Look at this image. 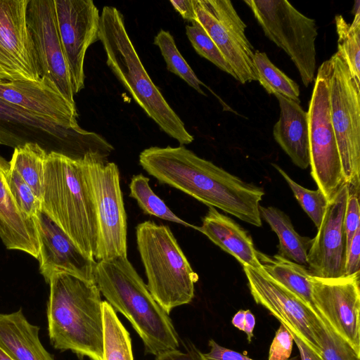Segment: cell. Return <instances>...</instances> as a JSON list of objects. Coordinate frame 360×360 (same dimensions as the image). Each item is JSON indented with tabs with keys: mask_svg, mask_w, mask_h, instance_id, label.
<instances>
[{
	"mask_svg": "<svg viewBox=\"0 0 360 360\" xmlns=\"http://www.w3.org/2000/svg\"><path fill=\"white\" fill-rule=\"evenodd\" d=\"M143 169L160 183L176 188L208 207H217L260 227L259 202L264 191L201 158L181 145L153 146L139 154Z\"/></svg>",
	"mask_w": 360,
	"mask_h": 360,
	"instance_id": "1",
	"label": "cell"
},
{
	"mask_svg": "<svg viewBox=\"0 0 360 360\" xmlns=\"http://www.w3.org/2000/svg\"><path fill=\"white\" fill-rule=\"evenodd\" d=\"M41 210L86 257L95 261L98 223L85 157L77 159L56 152L47 154Z\"/></svg>",
	"mask_w": 360,
	"mask_h": 360,
	"instance_id": "2",
	"label": "cell"
},
{
	"mask_svg": "<svg viewBox=\"0 0 360 360\" xmlns=\"http://www.w3.org/2000/svg\"><path fill=\"white\" fill-rule=\"evenodd\" d=\"M48 331L56 349L102 360L103 322L101 292L94 283L68 274L51 277Z\"/></svg>",
	"mask_w": 360,
	"mask_h": 360,
	"instance_id": "3",
	"label": "cell"
},
{
	"mask_svg": "<svg viewBox=\"0 0 360 360\" xmlns=\"http://www.w3.org/2000/svg\"><path fill=\"white\" fill-rule=\"evenodd\" d=\"M94 283L115 311L122 314L155 356L177 349L179 336L169 314L155 301L127 257L98 261Z\"/></svg>",
	"mask_w": 360,
	"mask_h": 360,
	"instance_id": "4",
	"label": "cell"
},
{
	"mask_svg": "<svg viewBox=\"0 0 360 360\" xmlns=\"http://www.w3.org/2000/svg\"><path fill=\"white\" fill-rule=\"evenodd\" d=\"M98 40L106 55V63L134 100L159 127L181 145L194 138L168 104L142 64L127 32L122 13L106 6L101 13Z\"/></svg>",
	"mask_w": 360,
	"mask_h": 360,
	"instance_id": "5",
	"label": "cell"
},
{
	"mask_svg": "<svg viewBox=\"0 0 360 360\" xmlns=\"http://www.w3.org/2000/svg\"><path fill=\"white\" fill-rule=\"evenodd\" d=\"M136 237L146 285L155 301L168 314L174 308L190 303L198 275L169 227L145 221L137 225Z\"/></svg>",
	"mask_w": 360,
	"mask_h": 360,
	"instance_id": "6",
	"label": "cell"
},
{
	"mask_svg": "<svg viewBox=\"0 0 360 360\" xmlns=\"http://www.w3.org/2000/svg\"><path fill=\"white\" fill-rule=\"evenodd\" d=\"M27 143L77 159L89 154L107 159L114 150L94 132L66 127L0 98V145L15 148Z\"/></svg>",
	"mask_w": 360,
	"mask_h": 360,
	"instance_id": "7",
	"label": "cell"
},
{
	"mask_svg": "<svg viewBox=\"0 0 360 360\" xmlns=\"http://www.w3.org/2000/svg\"><path fill=\"white\" fill-rule=\"evenodd\" d=\"M265 36L290 57L307 87L315 78L316 39L314 19L307 17L285 0H244Z\"/></svg>",
	"mask_w": 360,
	"mask_h": 360,
	"instance_id": "8",
	"label": "cell"
},
{
	"mask_svg": "<svg viewBox=\"0 0 360 360\" xmlns=\"http://www.w3.org/2000/svg\"><path fill=\"white\" fill-rule=\"evenodd\" d=\"M330 59L319 66L307 111L311 174L328 201L345 184L330 118Z\"/></svg>",
	"mask_w": 360,
	"mask_h": 360,
	"instance_id": "9",
	"label": "cell"
},
{
	"mask_svg": "<svg viewBox=\"0 0 360 360\" xmlns=\"http://www.w3.org/2000/svg\"><path fill=\"white\" fill-rule=\"evenodd\" d=\"M329 59L330 118L343 174L348 188L359 191L360 88L338 52Z\"/></svg>",
	"mask_w": 360,
	"mask_h": 360,
	"instance_id": "10",
	"label": "cell"
},
{
	"mask_svg": "<svg viewBox=\"0 0 360 360\" xmlns=\"http://www.w3.org/2000/svg\"><path fill=\"white\" fill-rule=\"evenodd\" d=\"M98 223L95 261L127 257V214L117 165L94 154L85 156Z\"/></svg>",
	"mask_w": 360,
	"mask_h": 360,
	"instance_id": "11",
	"label": "cell"
},
{
	"mask_svg": "<svg viewBox=\"0 0 360 360\" xmlns=\"http://www.w3.org/2000/svg\"><path fill=\"white\" fill-rule=\"evenodd\" d=\"M195 20L210 36L242 84L257 81L255 49L247 25L229 0H193Z\"/></svg>",
	"mask_w": 360,
	"mask_h": 360,
	"instance_id": "12",
	"label": "cell"
},
{
	"mask_svg": "<svg viewBox=\"0 0 360 360\" xmlns=\"http://www.w3.org/2000/svg\"><path fill=\"white\" fill-rule=\"evenodd\" d=\"M29 0H0V82H39L41 76L27 26Z\"/></svg>",
	"mask_w": 360,
	"mask_h": 360,
	"instance_id": "13",
	"label": "cell"
},
{
	"mask_svg": "<svg viewBox=\"0 0 360 360\" xmlns=\"http://www.w3.org/2000/svg\"><path fill=\"white\" fill-rule=\"evenodd\" d=\"M243 271L255 302L269 311L290 332L321 356L315 337V326L321 315L266 273L248 266H243Z\"/></svg>",
	"mask_w": 360,
	"mask_h": 360,
	"instance_id": "14",
	"label": "cell"
},
{
	"mask_svg": "<svg viewBox=\"0 0 360 360\" xmlns=\"http://www.w3.org/2000/svg\"><path fill=\"white\" fill-rule=\"evenodd\" d=\"M360 271L340 278L311 276L319 314L360 355Z\"/></svg>",
	"mask_w": 360,
	"mask_h": 360,
	"instance_id": "15",
	"label": "cell"
},
{
	"mask_svg": "<svg viewBox=\"0 0 360 360\" xmlns=\"http://www.w3.org/2000/svg\"><path fill=\"white\" fill-rule=\"evenodd\" d=\"M58 29L75 94L84 88L88 48L98 40L101 15L91 0H54Z\"/></svg>",
	"mask_w": 360,
	"mask_h": 360,
	"instance_id": "16",
	"label": "cell"
},
{
	"mask_svg": "<svg viewBox=\"0 0 360 360\" xmlns=\"http://www.w3.org/2000/svg\"><path fill=\"white\" fill-rule=\"evenodd\" d=\"M27 21L41 77L51 80L63 96L75 105L69 68L59 36L54 0H29Z\"/></svg>",
	"mask_w": 360,
	"mask_h": 360,
	"instance_id": "17",
	"label": "cell"
},
{
	"mask_svg": "<svg viewBox=\"0 0 360 360\" xmlns=\"http://www.w3.org/2000/svg\"><path fill=\"white\" fill-rule=\"evenodd\" d=\"M348 193L347 184H345L328 201L322 222L307 253L308 269L312 276L323 278L345 276L344 217Z\"/></svg>",
	"mask_w": 360,
	"mask_h": 360,
	"instance_id": "18",
	"label": "cell"
},
{
	"mask_svg": "<svg viewBox=\"0 0 360 360\" xmlns=\"http://www.w3.org/2000/svg\"><path fill=\"white\" fill-rule=\"evenodd\" d=\"M39 251V271L48 283L57 274H68L94 283L96 262L86 257L69 236L41 210L34 218Z\"/></svg>",
	"mask_w": 360,
	"mask_h": 360,
	"instance_id": "19",
	"label": "cell"
},
{
	"mask_svg": "<svg viewBox=\"0 0 360 360\" xmlns=\"http://www.w3.org/2000/svg\"><path fill=\"white\" fill-rule=\"evenodd\" d=\"M0 98L66 127H80L76 105L70 103L46 77L39 82H0Z\"/></svg>",
	"mask_w": 360,
	"mask_h": 360,
	"instance_id": "20",
	"label": "cell"
},
{
	"mask_svg": "<svg viewBox=\"0 0 360 360\" xmlns=\"http://www.w3.org/2000/svg\"><path fill=\"white\" fill-rule=\"evenodd\" d=\"M10 163L0 155V238L8 250L25 252L38 259L39 243L34 220L18 207L10 191Z\"/></svg>",
	"mask_w": 360,
	"mask_h": 360,
	"instance_id": "21",
	"label": "cell"
},
{
	"mask_svg": "<svg viewBox=\"0 0 360 360\" xmlns=\"http://www.w3.org/2000/svg\"><path fill=\"white\" fill-rule=\"evenodd\" d=\"M196 230L235 257L243 266H250L261 273H266L251 236L233 219L219 212L216 208L209 207L202 225L197 226Z\"/></svg>",
	"mask_w": 360,
	"mask_h": 360,
	"instance_id": "22",
	"label": "cell"
},
{
	"mask_svg": "<svg viewBox=\"0 0 360 360\" xmlns=\"http://www.w3.org/2000/svg\"><path fill=\"white\" fill-rule=\"evenodd\" d=\"M279 103L280 115L274 126L275 141L301 169L309 166V143L307 112L299 103L281 95H274Z\"/></svg>",
	"mask_w": 360,
	"mask_h": 360,
	"instance_id": "23",
	"label": "cell"
},
{
	"mask_svg": "<svg viewBox=\"0 0 360 360\" xmlns=\"http://www.w3.org/2000/svg\"><path fill=\"white\" fill-rule=\"evenodd\" d=\"M39 332L22 309L0 314V347L15 360H54L43 347Z\"/></svg>",
	"mask_w": 360,
	"mask_h": 360,
	"instance_id": "24",
	"label": "cell"
},
{
	"mask_svg": "<svg viewBox=\"0 0 360 360\" xmlns=\"http://www.w3.org/2000/svg\"><path fill=\"white\" fill-rule=\"evenodd\" d=\"M259 260L267 275L296 295L317 313L313 300L311 274L305 266L281 257L259 251ZM319 314V313H318Z\"/></svg>",
	"mask_w": 360,
	"mask_h": 360,
	"instance_id": "25",
	"label": "cell"
},
{
	"mask_svg": "<svg viewBox=\"0 0 360 360\" xmlns=\"http://www.w3.org/2000/svg\"><path fill=\"white\" fill-rule=\"evenodd\" d=\"M262 218L278 236V255L299 264L307 265V253L312 239L297 233L289 217L277 207L259 205Z\"/></svg>",
	"mask_w": 360,
	"mask_h": 360,
	"instance_id": "26",
	"label": "cell"
},
{
	"mask_svg": "<svg viewBox=\"0 0 360 360\" xmlns=\"http://www.w3.org/2000/svg\"><path fill=\"white\" fill-rule=\"evenodd\" d=\"M47 154L39 144L27 143L14 148L9 161L11 168L18 173L40 201Z\"/></svg>",
	"mask_w": 360,
	"mask_h": 360,
	"instance_id": "27",
	"label": "cell"
},
{
	"mask_svg": "<svg viewBox=\"0 0 360 360\" xmlns=\"http://www.w3.org/2000/svg\"><path fill=\"white\" fill-rule=\"evenodd\" d=\"M103 347L102 360H134L129 332L105 300L102 302Z\"/></svg>",
	"mask_w": 360,
	"mask_h": 360,
	"instance_id": "28",
	"label": "cell"
},
{
	"mask_svg": "<svg viewBox=\"0 0 360 360\" xmlns=\"http://www.w3.org/2000/svg\"><path fill=\"white\" fill-rule=\"evenodd\" d=\"M335 24L338 34V53L360 88V12L354 14L352 23L341 15H336Z\"/></svg>",
	"mask_w": 360,
	"mask_h": 360,
	"instance_id": "29",
	"label": "cell"
},
{
	"mask_svg": "<svg viewBox=\"0 0 360 360\" xmlns=\"http://www.w3.org/2000/svg\"><path fill=\"white\" fill-rule=\"evenodd\" d=\"M254 65L259 82L269 94H279L300 103L298 84L274 65L265 52L255 51Z\"/></svg>",
	"mask_w": 360,
	"mask_h": 360,
	"instance_id": "30",
	"label": "cell"
},
{
	"mask_svg": "<svg viewBox=\"0 0 360 360\" xmlns=\"http://www.w3.org/2000/svg\"><path fill=\"white\" fill-rule=\"evenodd\" d=\"M129 196L136 200L145 214L196 229L197 226L187 223L174 214L153 191L148 177L141 174L134 175L129 184Z\"/></svg>",
	"mask_w": 360,
	"mask_h": 360,
	"instance_id": "31",
	"label": "cell"
},
{
	"mask_svg": "<svg viewBox=\"0 0 360 360\" xmlns=\"http://www.w3.org/2000/svg\"><path fill=\"white\" fill-rule=\"evenodd\" d=\"M153 43L161 52L167 69L184 80L199 94L206 96L201 88L205 86L196 76L194 71L180 53L173 36L169 31L160 30L154 37Z\"/></svg>",
	"mask_w": 360,
	"mask_h": 360,
	"instance_id": "32",
	"label": "cell"
},
{
	"mask_svg": "<svg viewBox=\"0 0 360 360\" xmlns=\"http://www.w3.org/2000/svg\"><path fill=\"white\" fill-rule=\"evenodd\" d=\"M315 337L323 360H360V355L321 316L315 326Z\"/></svg>",
	"mask_w": 360,
	"mask_h": 360,
	"instance_id": "33",
	"label": "cell"
},
{
	"mask_svg": "<svg viewBox=\"0 0 360 360\" xmlns=\"http://www.w3.org/2000/svg\"><path fill=\"white\" fill-rule=\"evenodd\" d=\"M272 165L285 180L300 206L318 229L322 222L328 203L324 194L319 188L312 191L300 186L278 165L274 163Z\"/></svg>",
	"mask_w": 360,
	"mask_h": 360,
	"instance_id": "34",
	"label": "cell"
},
{
	"mask_svg": "<svg viewBox=\"0 0 360 360\" xmlns=\"http://www.w3.org/2000/svg\"><path fill=\"white\" fill-rule=\"evenodd\" d=\"M186 34L198 54L236 79L231 65L212 39L198 23L193 22L191 25H187Z\"/></svg>",
	"mask_w": 360,
	"mask_h": 360,
	"instance_id": "35",
	"label": "cell"
},
{
	"mask_svg": "<svg viewBox=\"0 0 360 360\" xmlns=\"http://www.w3.org/2000/svg\"><path fill=\"white\" fill-rule=\"evenodd\" d=\"M7 182L18 209L25 215L34 219L41 211V201L34 191L11 167L7 174Z\"/></svg>",
	"mask_w": 360,
	"mask_h": 360,
	"instance_id": "36",
	"label": "cell"
},
{
	"mask_svg": "<svg viewBox=\"0 0 360 360\" xmlns=\"http://www.w3.org/2000/svg\"><path fill=\"white\" fill-rule=\"evenodd\" d=\"M348 197L344 217L346 253L356 230L360 228L359 191L348 188Z\"/></svg>",
	"mask_w": 360,
	"mask_h": 360,
	"instance_id": "37",
	"label": "cell"
},
{
	"mask_svg": "<svg viewBox=\"0 0 360 360\" xmlns=\"http://www.w3.org/2000/svg\"><path fill=\"white\" fill-rule=\"evenodd\" d=\"M293 342L290 332L281 323L270 345L267 360H295L296 357L290 359Z\"/></svg>",
	"mask_w": 360,
	"mask_h": 360,
	"instance_id": "38",
	"label": "cell"
},
{
	"mask_svg": "<svg viewBox=\"0 0 360 360\" xmlns=\"http://www.w3.org/2000/svg\"><path fill=\"white\" fill-rule=\"evenodd\" d=\"M208 345L210 352L203 353L207 360H255L246 354L224 347L212 339L209 340Z\"/></svg>",
	"mask_w": 360,
	"mask_h": 360,
	"instance_id": "39",
	"label": "cell"
},
{
	"mask_svg": "<svg viewBox=\"0 0 360 360\" xmlns=\"http://www.w3.org/2000/svg\"><path fill=\"white\" fill-rule=\"evenodd\" d=\"M360 267V228L355 232L346 253L345 276L359 271Z\"/></svg>",
	"mask_w": 360,
	"mask_h": 360,
	"instance_id": "40",
	"label": "cell"
},
{
	"mask_svg": "<svg viewBox=\"0 0 360 360\" xmlns=\"http://www.w3.org/2000/svg\"><path fill=\"white\" fill-rule=\"evenodd\" d=\"M155 360H207L197 347L189 344L186 352L174 349L155 356Z\"/></svg>",
	"mask_w": 360,
	"mask_h": 360,
	"instance_id": "41",
	"label": "cell"
},
{
	"mask_svg": "<svg viewBox=\"0 0 360 360\" xmlns=\"http://www.w3.org/2000/svg\"><path fill=\"white\" fill-rule=\"evenodd\" d=\"M170 3L182 18L190 22L195 20L193 0H171Z\"/></svg>",
	"mask_w": 360,
	"mask_h": 360,
	"instance_id": "42",
	"label": "cell"
},
{
	"mask_svg": "<svg viewBox=\"0 0 360 360\" xmlns=\"http://www.w3.org/2000/svg\"><path fill=\"white\" fill-rule=\"evenodd\" d=\"M293 341L297 345L301 360H323L321 356L310 349L299 338L290 332Z\"/></svg>",
	"mask_w": 360,
	"mask_h": 360,
	"instance_id": "43",
	"label": "cell"
},
{
	"mask_svg": "<svg viewBox=\"0 0 360 360\" xmlns=\"http://www.w3.org/2000/svg\"><path fill=\"white\" fill-rule=\"evenodd\" d=\"M255 326V318L253 314L249 310H245V320L243 332L247 335V340L249 343L251 342L252 339L254 336L253 330Z\"/></svg>",
	"mask_w": 360,
	"mask_h": 360,
	"instance_id": "44",
	"label": "cell"
},
{
	"mask_svg": "<svg viewBox=\"0 0 360 360\" xmlns=\"http://www.w3.org/2000/svg\"><path fill=\"white\" fill-rule=\"evenodd\" d=\"M244 320H245V310L240 309L238 312L235 314L233 317L232 318V324L239 329L240 330H243L244 327Z\"/></svg>",
	"mask_w": 360,
	"mask_h": 360,
	"instance_id": "45",
	"label": "cell"
},
{
	"mask_svg": "<svg viewBox=\"0 0 360 360\" xmlns=\"http://www.w3.org/2000/svg\"><path fill=\"white\" fill-rule=\"evenodd\" d=\"M0 360H15L0 347Z\"/></svg>",
	"mask_w": 360,
	"mask_h": 360,
	"instance_id": "46",
	"label": "cell"
}]
</instances>
